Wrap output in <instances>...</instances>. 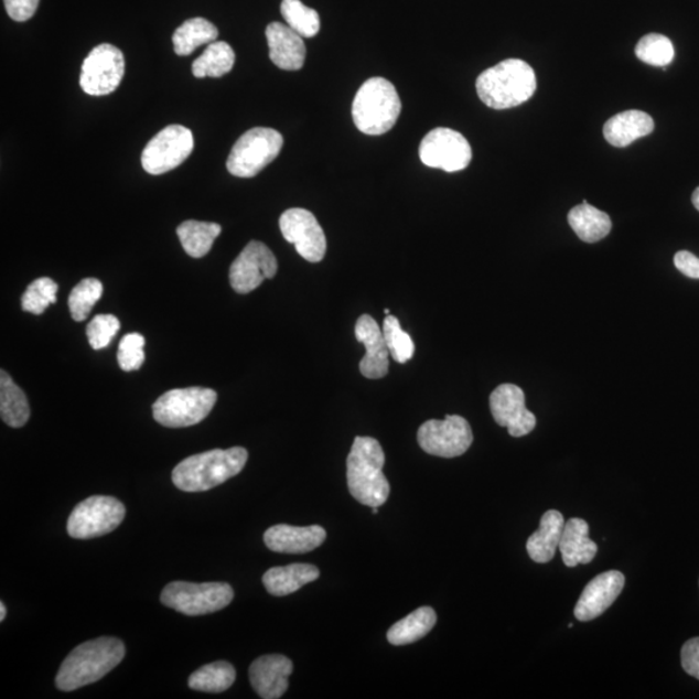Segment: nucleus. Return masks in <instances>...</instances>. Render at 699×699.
I'll list each match as a JSON object with an SVG mask.
<instances>
[{
	"label": "nucleus",
	"instance_id": "72a5a7b5",
	"mask_svg": "<svg viewBox=\"0 0 699 699\" xmlns=\"http://www.w3.org/2000/svg\"><path fill=\"white\" fill-rule=\"evenodd\" d=\"M635 54L639 62L665 68L674 61L675 49L671 41L662 34H648L638 41Z\"/></svg>",
	"mask_w": 699,
	"mask_h": 699
},
{
	"label": "nucleus",
	"instance_id": "2f4dec72",
	"mask_svg": "<svg viewBox=\"0 0 699 699\" xmlns=\"http://www.w3.org/2000/svg\"><path fill=\"white\" fill-rule=\"evenodd\" d=\"M236 671L233 665L225 660L205 665L193 673L189 679V687L205 693H222L234 686Z\"/></svg>",
	"mask_w": 699,
	"mask_h": 699
},
{
	"label": "nucleus",
	"instance_id": "f704fd0d",
	"mask_svg": "<svg viewBox=\"0 0 699 699\" xmlns=\"http://www.w3.org/2000/svg\"><path fill=\"white\" fill-rule=\"evenodd\" d=\"M103 295L101 281L94 278H87L74 287L69 295L68 304L71 315L76 322H84Z\"/></svg>",
	"mask_w": 699,
	"mask_h": 699
},
{
	"label": "nucleus",
	"instance_id": "ddd939ff",
	"mask_svg": "<svg viewBox=\"0 0 699 699\" xmlns=\"http://www.w3.org/2000/svg\"><path fill=\"white\" fill-rule=\"evenodd\" d=\"M470 141L460 132L445 128L431 130L420 144L423 165L456 173L467 168L472 161Z\"/></svg>",
	"mask_w": 699,
	"mask_h": 699
},
{
	"label": "nucleus",
	"instance_id": "6e6552de",
	"mask_svg": "<svg viewBox=\"0 0 699 699\" xmlns=\"http://www.w3.org/2000/svg\"><path fill=\"white\" fill-rule=\"evenodd\" d=\"M284 138L277 130L255 128L236 141L227 160L229 174L237 178H252L278 158Z\"/></svg>",
	"mask_w": 699,
	"mask_h": 699
},
{
	"label": "nucleus",
	"instance_id": "2eb2a0df",
	"mask_svg": "<svg viewBox=\"0 0 699 699\" xmlns=\"http://www.w3.org/2000/svg\"><path fill=\"white\" fill-rule=\"evenodd\" d=\"M277 272L278 260L271 249L264 243L250 241L230 266V287L237 293L248 294Z\"/></svg>",
	"mask_w": 699,
	"mask_h": 699
},
{
	"label": "nucleus",
	"instance_id": "dca6fc26",
	"mask_svg": "<svg viewBox=\"0 0 699 699\" xmlns=\"http://www.w3.org/2000/svg\"><path fill=\"white\" fill-rule=\"evenodd\" d=\"M525 392L517 385L503 384L490 397L491 413L501 427L508 428L512 437L530 434L537 418L527 410Z\"/></svg>",
	"mask_w": 699,
	"mask_h": 699
},
{
	"label": "nucleus",
	"instance_id": "c03bdc74",
	"mask_svg": "<svg viewBox=\"0 0 699 699\" xmlns=\"http://www.w3.org/2000/svg\"><path fill=\"white\" fill-rule=\"evenodd\" d=\"M6 615H7V609L4 605V602H2V604H0V621H4L6 620Z\"/></svg>",
	"mask_w": 699,
	"mask_h": 699
},
{
	"label": "nucleus",
	"instance_id": "58836bf2",
	"mask_svg": "<svg viewBox=\"0 0 699 699\" xmlns=\"http://www.w3.org/2000/svg\"><path fill=\"white\" fill-rule=\"evenodd\" d=\"M120 329V320L115 315L95 316L87 325L88 342H90L94 350L106 348Z\"/></svg>",
	"mask_w": 699,
	"mask_h": 699
},
{
	"label": "nucleus",
	"instance_id": "f8f14e48",
	"mask_svg": "<svg viewBox=\"0 0 699 699\" xmlns=\"http://www.w3.org/2000/svg\"><path fill=\"white\" fill-rule=\"evenodd\" d=\"M125 76L122 51L114 44L96 46L82 64L79 85L90 96H106L117 90Z\"/></svg>",
	"mask_w": 699,
	"mask_h": 699
},
{
	"label": "nucleus",
	"instance_id": "1a4fd4ad",
	"mask_svg": "<svg viewBox=\"0 0 699 699\" xmlns=\"http://www.w3.org/2000/svg\"><path fill=\"white\" fill-rule=\"evenodd\" d=\"M126 516L125 505L111 496H92L71 513L66 530L73 539H93L115 531Z\"/></svg>",
	"mask_w": 699,
	"mask_h": 699
},
{
	"label": "nucleus",
	"instance_id": "79ce46f5",
	"mask_svg": "<svg viewBox=\"0 0 699 699\" xmlns=\"http://www.w3.org/2000/svg\"><path fill=\"white\" fill-rule=\"evenodd\" d=\"M676 269L691 279H699V258L691 252L682 250L676 252L674 258Z\"/></svg>",
	"mask_w": 699,
	"mask_h": 699
},
{
	"label": "nucleus",
	"instance_id": "cd10ccee",
	"mask_svg": "<svg viewBox=\"0 0 699 699\" xmlns=\"http://www.w3.org/2000/svg\"><path fill=\"white\" fill-rule=\"evenodd\" d=\"M437 623L434 609L423 606L400 620L388 631L391 645L401 646L419 642L426 637Z\"/></svg>",
	"mask_w": 699,
	"mask_h": 699
},
{
	"label": "nucleus",
	"instance_id": "a211bd4d",
	"mask_svg": "<svg viewBox=\"0 0 699 699\" xmlns=\"http://www.w3.org/2000/svg\"><path fill=\"white\" fill-rule=\"evenodd\" d=\"M292 673V660L280 654H269L252 662L249 679L260 698L278 699L288 690V679Z\"/></svg>",
	"mask_w": 699,
	"mask_h": 699
},
{
	"label": "nucleus",
	"instance_id": "f257e3e1",
	"mask_svg": "<svg viewBox=\"0 0 699 699\" xmlns=\"http://www.w3.org/2000/svg\"><path fill=\"white\" fill-rule=\"evenodd\" d=\"M125 654L123 643L116 637H99L78 645L58 669L57 689L73 691L99 681L121 664Z\"/></svg>",
	"mask_w": 699,
	"mask_h": 699
},
{
	"label": "nucleus",
	"instance_id": "412c9836",
	"mask_svg": "<svg viewBox=\"0 0 699 699\" xmlns=\"http://www.w3.org/2000/svg\"><path fill=\"white\" fill-rule=\"evenodd\" d=\"M271 62L282 71H300L307 61V46L300 34L281 22L266 29Z\"/></svg>",
	"mask_w": 699,
	"mask_h": 699
},
{
	"label": "nucleus",
	"instance_id": "20e7f679",
	"mask_svg": "<svg viewBox=\"0 0 699 699\" xmlns=\"http://www.w3.org/2000/svg\"><path fill=\"white\" fill-rule=\"evenodd\" d=\"M477 94L487 107L503 110L520 106L537 92V76L529 64L508 58L481 74Z\"/></svg>",
	"mask_w": 699,
	"mask_h": 699
},
{
	"label": "nucleus",
	"instance_id": "473e14b6",
	"mask_svg": "<svg viewBox=\"0 0 699 699\" xmlns=\"http://www.w3.org/2000/svg\"><path fill=\"white\" fill-rule=\"evenodd\" d=\"M281 14L287 25L302 39H312L320 32L319 13L301 0H282Z\"/></svg>",
	"mask_w": 699,
	"mask_h": 699
},
{
	"label": "nucleus",
	"instance_id": "4c0bfd02",
	"mask_svg": "<svg viewBox=\"0 0 699 699\" xmlns=\"http://www.w3.org/2000/svg\"><path fill=\"white\" fill-rule=\"evenodd\" d=\"M146 338L140 333L126 334L118 346V364L125 372L138 370L146 361Z\"/></svg>",
	"mask_w": 699,
	"mask_h": 699
},
{
	"label": "nucleus",
	"instance_id": "9b49d317",
	"mask_svg": "<svg viewBox=\"0 0 699 699\" xmlns=\"http://www.w3.org/2000/svg\"><path fill=\"white\" fill-rule=\"evenodd\" d=\"M420 448L429 455L452 459L464 455L473 443V431L464 418L448 415L444 420H429L419 429Z\"/></svg>",
	"mask_w": 699,
	"mask_h": 699
},
{
	"label": "nucleus",
	"instance_id": "c756f323",
	"mask_svg": "<svg viewBox=\"0 0 699 699\" xmlns=\"http://www.w3.org/2000/svg\"><path fill=\"white\" fill-rule=\"evenodd\" d=\"M218 29L209 20L190 19L176 29L173 35L176 55L189 56L203 44H211L218 39Z\"/></svg>",
	"mask_w": 699,
	"mask_h": 699
},
{
	"label": "nucleus",
	"instance_id": "e433bc0d",
	"mask_svg": "<svg viewBox=\"0 0 699 699\" xmlns=\"http://www.w3.org/2000/svg\"><path fill=\"white\" fill-rule=\"evenodd\" d=\"M383 332L394 361L404 364L413 358V341L410 334L401 330L399 320L396 316L388 315L385 318Z\"/></svg>",
	"mask_w": 699,
	"mask_h": 699
},
{
	"label": "nucleus",
	"instance_id": "5701e85b",
	"mask_svg": "<svg viewBox=\"0 0 699 699\" xmlns=\"http://www.w3.org/2000/svg\"><path fill=\"white\" fill-rule=\"evenodd\" d=\"M654 130L653 118L642 110H626L616 115L604 126V137L609 144L624 148Z\"/></svg>",
	"mask_w": 699,
	"mask_h": 699
},
{
	"label": "nucleus",
	"instance_id": "a878e982",
	"mask_svg": "<svg viewBox=\"0 0 699 699\" xmlns=\"http://www.w3.org/2000/svg\"><path fill=\"white\" fill-rule=\"evenodd\" d=\"M569 225L580 240L584 243H598L612 230V219L605 212L583 201L582 205L572 207L568 215Z\"/></svg>",
	"mask_w": 699,
	"mask_h": 699
},
{
	"label": "nucleus",
	"instance_id": "4be33fe9",
	"mask_svg": "<svg viewBox=\"0 0 699 699\" xmlns=\"http://www.w3.org/2000/svg\"><path fill=\"white\" fill-rule=\"evenodd\" d=\"M559 548L568 568L590 563L599 550L596 542L590 539L589 524L582 518H571L564 524Z\"/></svg>",
	"mask_w": 699,
	"mask_h": 699
},
{
	"label": "nucleus",
	"instance_id": "7ed1b4c3",
	"mask_svg": "<svg viewBox=\"0 0 699 699\" xmlns=\"http://www.w3.org/2000/svg\"><path fill=\"white\" fill-rule=\"evenodd\" d=\"M247 461L248 451L243 448L197 453L175 466L173 482L185 493H204L241 473Z\"/></svg>",
	"mask_w": 699,
	"mask_h": 699
},
{
	"label": "nucleus",
	"instance_id": "393cba45",
	"mask_svg": "<svg viewBox=\"0 0 699 699\" xmlns=\"http://www.w3.org/2000/svg\"><path fill=\"white\" fill-rule=\"evenodd\" d=\"M320 571L314 564L292 563L288 567L272 568L264 576V585L272 596H288L302 589L303 585L315 582Z\"/></svg>",
	"mask_w": 699,
	"mask_h": 699
},
{
	"label": "nucleus",
	"instance_id": "39448f33",
	"mask_svg": "<svg viewBox=\"0 0 699 699\" xmlns=\"http://www.w3.org/2000/svg\"><path fill=\"white\" fill-rule=\"evenodd\" d=\"M401 101L390 80L383 77L369 78L356 93L353 103V120L363 133L383 136L397 123Z\"/></svg>",
	"mask_w": 699,
	"mask_h": 699
},
{
	"label": "nucleus",
	"instance_id": "7c9ffc66",
	"mask_svg": "<svg viewBox=\"0 0 699 699\" xmlns=\"http://www.w3.org/2000/svg\"><path fill=\"white\" fill-rule=\"evenodd\" d=\"M235 62L233 47L227 42L215 41L192 64V73L196 78H219L233 71Z\"/></svg>",
	"mask_w": 699,
	"mask_h": 699
},
{
	"label": "nucleus",
	"instance_id": "6ab92c4d",
	"mask_svg": "<svg viewBox=\"0 0 699 699\" xmlns=\"http://www.w3.org/2000/svg\"><path fill=\"white\" fill-rule=\"evenodd\" d=\"M355 336L366 347V355L361 362L362 375L372 380L388 375L390 352L376 320L362 315L355 325Z\"/></svg>",
	"mask_w": 699,
	"mask_h": 699
},
{
	"label": "nucleus",
	"instance_id": "423d86ee",
	"mask_svg": "<svg viewBox=\"0 0 699 699\" xmlns=\"http://www.w3.org/2000/svg\"><path fill=\"white\" fill-rule=\"evenodd\" d=\"M217 392L205 388L169 390L153 405V418L166 428H187L205 420L217 404Z\"/></svg>",
	"mask_w": 699,
	"mask_h": 699
},
{
	"label": "nucleus",
	"instance_id": "a19ab883",
	"mask_svg": "<svg viewBox=\"0 0 699 699\" xmlns=\"http://www.w3.org/2000/svg\"><path fill=\"white\" fill-rule=\"evenodd\" d=\"M681 666L684 671L699 680V637L690 638L682 645Z\"/></svg>",
	"mask_w": 699,
	"mask_h": 699
},
{
	"label": "nucleus",
	"instance_id": "0eeeda50",
	"mask_svg": "<svg viewBox=\"0 0 699 699\" xmlns=\"http://www.w3.org/2000/svg\"><path fill=\"white\" fill-rule=\"evenodd\" d=\"M235 596L228 583L173 582L163 589V605L190 616L217 613L227 607Z\"/></svg>",
	"mask_w": 699,
	"mask_h": 699
},
{
	"label": "nucleus",
	"instance_id": "b1692460",
	"mask_svg": "<svg viewBox=\"0 0 699 699\" xmlns=\"http://www.w3.org/2000/svg\"><path fill=\"white\" fill-rule=\"evenodd\" d=\"M563 527L564 519L559 510H548L542 515L539 529L526 542L527 553L534 562L547 563L553 560Z\"/></svg>",
	"mask_w": 699,
	"mask_h": 699
},
{
	"label": "nucleus",
	"instance_id": "aec40b11",
	"mask_svg": "<svg viewBox=\"0 0 699 699\" xmlns=\"http://www.w3.org/2000/svg\"><path fill=\"white\" fill-rule=\"evenodd\" d=\"M326 533L322 526L277 525L265 533V542L272 552L302 555L323 545Z\"/></svg>",
	"mask_w": 699,
	"mask_h": 699
},
{
	"label": "nucleus",
	"instance_id": "9d476101",
	"mask_svg": "<svg viewBox=\"0 0 699 699\" xmlns=\"http://www.w3.org/2000/svg\"><path fill=\"white\" fill-rule=\"evenodd\" d=\"M195 147L193 133L182 125H170L150 140L141 154V165L151 175H161L181 166Z\"/></svg>",
	"mask_w": 699,
	"mask_h": 699
},
{
	"label": "nucleus",
	"instance_id": "c85d7f7f",
	"mask_svg": "<svg viewBox=\"0 0 699 699\" xmlns=\"http://www.w3.org/2000/svg\"><path fill=\"white\" fill-rule=\"evenodd\" d=\"M222 227L217 223L187 221L176 229L182 247L192 258H203L211 251Z\"/></svg>",
	"mask_w": 699,
	"mask_h": 699
},
{
	"label": "nucleus",
	"instance_id": "ea45409f",
	"mask_svg": "<svg viewBox=\"0 0 699 699\" xmlns=\"http://www.w3.org/2000/svg\"><path fill=\"white\" fill-rule=\"evenodd\" d=\"M9 17L18 22H25L39 10L40 0H4Z\"/></svg>",
	"mask_w": 699,
	"mask_h": 699
},
{
	"label": "nucleus",
	"instance_id": "4468645a",
	"mask_svg": "<svg viewBox=\"0 0 699 699\" xmlns=\"http://www.w3.org/2000/svg\"><path fill=\"white\" fill-rule=\"evenodd\" d=\"M279 226L284 239L293 244L299 255L311 264H318L325 256L326 239L315 215L301 207L282 213Z\"/></svg>",
	"mask_w": 699,
	"mask_h": 699
},
{
	"label": "nucleus",
	"instance_id": "37998d69",
	"mask_svg": "<svg viewBox=\"0 0 699 699\" xmlns=\"http://www.w3.org/2000/svg\"><path fill=\"white\" fill-rule=\"evenodd\" d=\"M691 201H693V205L696 209L699 212V187L693 192V196H691Z\"/></svg>",
	"mask_w": 699,
	"mask_h": 699
},
{
	"label": "nucleus",
	"instance_id": "c9c22d12",
	"mask_svg": "<svg viewBox=\"0 0 699 699\" xmlns=\"http://www.w3.org/2000/svg\"><path fill=\"white\" fill-rule=\"evenodd\" d=\"M58 287L50 278H40L32 282L21 299L22 310L34 315H42L44 311L57 301Z\"/></svg>",
	"mask_w": 699,
	"mask_h": 699
},
{
	"label": "nucleus",
	"instance_id": "f3484780",
	"mask_svg": "<svg viewBox=\"0 0 699 699\" xmlns=\"http://www.w3.org/2000/svg\"><path fill=\"white\" fill-rule=\"evenodd\" d=\"M626 584V578L621 571L610 570L593 578L579 598L574 615L580 622L599 619L620 598Z\"/></svg>",
	"mask_w": 699,
	"mask_h": 699
},
{
	"label": "nucleus",
	"instance_id": "bb28decb",
	"mask_svg": "<svg viewBox=\"0 0 699 699\" xmlns=\"http://www.w3.org/2000/svg\"><path fill=\"white\" fill-rule=\"evenodd\" d=\"M0 416L11 428H21L31 418L25 392L13 383L6 370L0 372Z\"/></svg>",
	"mask_w": 699,
	"mask_h": 699
},
{
	"label": "nucleus",
	"instance_id": "a18cd8bd",
	"mask_svg": "<svg viewBox=\"0 0 699 699\" xmlns=\"http://www.w3.org/2000/svg\"><path fill=\"white\" fill-rule=\"evenodd\" d=\"M372 513H374V515H377L378 508L377 507L372 508Z\"/></svg>",
	"mask_w": 699,
	"mask_h": 699
},
{
	"label": "nucleus",
	"instance_id": "f03ea898",
	"mask_svg": "<svg viewBox=\"0 0 699 699\" xmlns=\"http://www.w3.org/2000/svg\"><path fill=\"white\" fill-rule=\"evenodd\" d=\"M385 453L380 442L356 437L347 456V486L355 501L380 508L389 499L390 483L383 472Z\"/></svg>",
	"mask_w": 699,
	"mask_h": 699
}]
</instances>
